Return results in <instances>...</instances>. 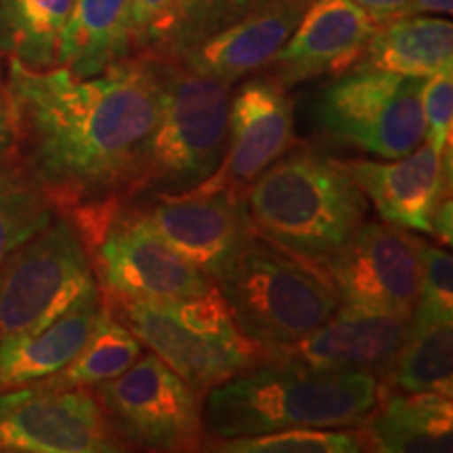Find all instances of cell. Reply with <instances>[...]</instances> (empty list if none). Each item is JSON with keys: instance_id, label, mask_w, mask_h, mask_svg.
I'll return each instance as SVG.
<instances>
[{"instance_id": "5bb4252c", "label": "cell", "mask_w": 453, "mask_h": 453, "mask_svg": "<svg viewBox=\"0 0 453 453\" xmlns=\"http://www.w3.org/2000/svg\"><path fill=\"white\" fill-rule=\"evenodd\" d=\"M294 147V104L275 78L243 82L229 101V134L220 166L187 194L217 191L246 196V189ZM183 196V194H180Z\"/></svg>"}, {"instance_id": "4fadbf2b", "label": "cell", "mask_w": 453, "mask_h": 453, "mask_svg": "<svg viewBox=\"0 0 453 453\" xmlns=\"http://www.w3.org/2000/svg\"><path fill=\"white\" fill-rule=\"evenodd\" d=\"M180 258L217 283L257 234L246 196L217 191L170 196L133 203Z\"/></svg>"}, {"instance_id": "83f0119b", "label": "cell", "mask_w": 453, "mask_h": 453, "mask_svg": "<svg viewBox=\"0 0 453 453\" xmlns=\"http://www.w3.org/2000/svg\"><path fill=\"white\" fill-rule=\"evenodd\" d=\"M263 3L267 0H183L173 30L162 47L154 50V55L173 57L194 47L196 42L234 24Z\"/></svg>"}, {"instance_id": "d6a6232c", "label": "cell", "mask_w": 453, "mask_h": 453, "mask_svg": "<svg viewBox=\"0 0 453 453\" xmlns=\"http://www.w3.org/2000/svg\"><path fill=\"white\" fill-rule=\"evenodd\" d=\"M353 3L365 9L367 15L380 26L390 19H396V17H403V11L410 4V0H353Z\"/></svg>"}, {"instance_id": "d4e9b609", "label": "cell", "mask_w": 453, "mask_h": 453, "mask_svg": "<svg viewBox=\"0 0 453 453\" xmlns=\"http://www.w3.org/2000/svg\"><path fill=\"white\" fill-rule=\"evenodd\" d=\"M143 349V342L104 304L97 326L81 353L64 370L38 380V384L50 388H93L127 372Z\"/></svg>"}, {"instance_id": "484cf974", "label": "cell", "mask_w": 453, "mask_h": 453, "mask_svg": "<svg viewBox=\"0 0 453 453\" xmlns=\"http://www.w3.org/2000/svg\"><path fill=\"white\" fill-rule=\"evenodd\" d=\"M57 208L19 164L0 173V263L55 219Z\"/></svg>"}, {"instance_id": "52a82bcc", "label": "cell", "mask_w": 453, "mask_h": 453, "mask_svg": "<svg viewBox=\"0 0 453 453\" xmlns=\"http://www.w3.org/2000/svg\"><path fill=\"white\" fill-rule=\"evenodd\" d=\"M64 214L76 225L104 294L173 300L200 296L217 286L168 248L133 203L105 200Z\"/></svg>"}, {"instance_id": "e0dca14e", "label": "cell", "mask_w": 453, "mask_h": 453, "mask_svg": "<svg viewBox=\"0 0 453 453\" xmlns=\"http://www.w3.org/2000/svg\"><path fill=\"white\" fill-rule=\"evenodd\" d=\"M349 168L387 223L433 234L434 211L451 196V157H441L424 141L393 162L355 160Z\"/></svg>"}, {"instance_id": "d6986e66", "label": "cell", "mask_w": 453, "mask_h": 453, "mask_svg": "<svg viewBox=\"0 0 453 453\" xmlns=\"http://www.w3.org/2000/svg\"><path fill=\"white\" fill-rule=\"evenodd\" d=\"M99 286L88 290L42 330L0 338V393L61 372L81 353L101 315Z\"/></svg>"}, {"instance_id": "277c9868", "label": "cell", "mask_w": 453, "mask_h": 453, "mask_svg": "<svg viewBox=\"0 0 453 453\" xmlns=\"http://www.w3.org/2000/svg\"><path fill=\"white\" fill-rule=\"evenodd\" d=\"M154 57L160 116L124 203L187 194L220 166L229 134L231 87L170 57Z\"/></svg>"}, {"instance_id": "4dcf8cb0", "label": "cell", "mask_w": 453, "mask_h": 453, "mask_svg": "<svg viewBox=\"0 0 453 453\" xmlns=\"http://www.w3.org/2000/svg\"><path fill=\"white\" fill-rule=\"evenodd\" d=\"M183 0H133L130 27H133V47L139 50H156L173 30Z\"/></svg>"}, {"instance_id": "8fae6325", "label": "cell", "mask_w": 453, "mask_h": 453, "mask_svg": "<svg viewBox=\"0 0 453 453\" xmlns=\"http://www.w3.org/2000/svg\"><path fill=\"white\" fill-rule=\"evenodd\" d=\"M128 445L113 433L88 388L44 384L0 393V453H120Z\"/></svg>"}, {"instance_id": "7c38bea8", "label": "cell", "mask_w": 453, "mask_h": 453, "mask_svg": "<svg viewBox=\"0 0 453 453\" xmlns=\"http://www.w3.org/2000/svg\"><path fill=\"white\" fill-rule=\"evenodd\" d=\"M340 303L410 319L418 298V254L401 226L361 223L347 246L319 265Z\"/></svg>"}, {"instance_id": "e575fe53", "label": "cell", "mask_w": 453, "mask_h": 453, "mask_svg": "<svg viewBox=\"0 0 453 453\" xmlns=\"http://www.w3.org/2000/svg\"><path fill=\"white\" fill-rule=\"evenodd\" d=\"M453 0H410L403 17L410 15H451Z\"/></svg>"}, {"instance_id": "4316f807", "label": "cell", "mask_w": 453, "mask_h": 453, "mask_svg": "<svg viewBox=\"0 0 453 453\" xmlns=\"http://www.w3.org/2000/svg\"><path fill=\"white\" fill-rule=\"evenodd\" d=\"M208 449L223 453H357L364 451L353 428H286L254 437L212 439Z\"/></svg>"}, {"instance_id": "7a4b0ae2", "label": "cell", "mask_w": 453, "mask_h": 453, "mask_svg": "<svg viewBox=\"0 0 453 453\" xmlns=\"http://www.w3.org/2000/svg\"><path fill=\"white\" fill-rule=\"evenodd\" d=\"M378 390L380 380L367 372H319L271 361L208 390L203 426L212 439L286 428H357L376 407Z\"/></svg>"}, {"instance_id": "6da1fadb", "label": "cell", "mask_w": 453, "mask_h": 453, "mask_svg": "<svg viewBox=\"0 0 453 453\" xmlns=\"http://www.w3.org/2000/svg\"><path fill=\"white\" fill-rule=\"evenodd\" d=\"M15 156L57 212L124 200L160 116L154 57L122 59L97 76L9 61Z\"/></svg>"}, {"instance_id": "8992f818", "label": "cell", "mask_w": 453, "mask_h": 453, "mask_svg": "<svg viewBox=\"0 0 453 453\" xmlns=\"http://www.w3.org/2000/svg\"><path fill=\"white\" fill-rule=\"evenodd\" d=\"M101 300L202 396L235 373L271 361L267 349L237 330L217 286L191 298L139 300L101 292Z\"/></svg>"}, {"instance_id": "cb8c5ba5", "label": "cell", "mask_w": 453, "mask_h": 453, "mask_svg": "<svg viewBox=\"0 0 453 453\" xmlns=\"http://www.w3.org/2000/svg\"><path fill=\"white\" fill-rule=\"evenodd\" d=\"M76 0H0V53L30 70L57 65Z\"/></svg>"}, {"instance_id": "44dd1931", "label": "cell", "mask_w": 453, "mask_h": 453, "mask_svg": "<svg viewBox=\"0 0 453 453\" xmlns=\"http://www.w3.org/2000/svg\"><path fill=\"white\" fill-rule=\"evenodd\" d=\"M353 67L405 78H430L451 70V21L441 15H410L380 24Z\"/></svg>"}, {"instance_id": "f546056e", "label": "cell", "mask_w": 453, "mask_h": 453, "mask_svg": "<svg viewBox=\"0 0 453 453\" xmlns=\"http://www.w3.org/2000/svg\"><path fill=\"white\" fill-rule=\"evenodd\" d=\"M424 141L441 157H451L453 143V73L439 72L422 87Z\"/></svg>"}, {"instance_id": "ba28073f", "label": "cell", "mask_w": 453, "mask_h": 453, "mask_svg": "<svg viewBox=\"0 0 453 453\" xmlns=\"http://www.w3.org/2000/svg\"><path fill=\"white\" fill-rule=\"evenodd\" d=\"M97 288L76 225L64 212L0 263V338L42 330Z\"/></svg>"}, {"instance_id": "603a6c76", "label": "cell", "mask_w": 453, "mask_h": 453, "mask_svg": "<svg viewBox=\"0 0 453 453\" xmlns=\"http://www.w3.org/2000/svg\"><path fill=\"white\" fill-rule=\"evenodd\" d=\"M453 321L411 313L407 334L380 384L405 393L453 399Z\"/></svg>"}, {"instance_id": "3957f363", "label": "cell", "mask_w": 453, "mask_h": 453, "mask_svg": "<svg viewBox=\"0 0 453 453\" xmlns=\"http://www.w3.org/2000/svg\"><path fill=\"white\" fill-rule=\"evenodd\" d=\"M260 237L319 267L347 246L367 214L349 162L324 151H288L246 189Z\"/></svg>"}, {"instance_id": "7402d4cb", "label": "cell", "mask_w": 453, "mask_h": 453, "mask_svg": "<svg viewBox=\"0 0 453 453\" xmlns=\"http://www.w3.org/2000/svg\"><path fill=\"white\" fill-rule=\"evenodd\" d=\"M133 0H76L59 42L57 65L73 76L105 72L133 50Z\"/></svg>"}, {"instance_id": "ffe728a7", "label": "cell", "mask_w": 453, "mask_h": 453, "mask_svg": "<svg viewBox=\"0 0 453 453\" xmlns=\"http://www.w3.org/2000/svg\"><path fill=\"white\" fill-rule=\"evenodd\" d=\"M357 428L364 451H451L453 403L437 393H405L380 384L376 407Z\"/></svg>"}, {"instance_id": "1f68e13d", "label": "cell", "mask_w": 453, "mask_h": 453, "mask_svg": "<svg viewBox=\"0 0 453 453\" xmlns=\"http://www.w3.org/2000/svg\"><path fill=\"white\" fill-rule=\"evenodd\" d=\"M17 164L15 156V127L11 113V99L7 90V76L0 67V173Z\"/></svg>"}, {"instance_id": "2e32d148", "label": "cell", "mask_w": 453, "mask_h": 453, "mask_svg": "<svg viewBox=\"0 0 453 453\" xmlns=\"http://www.w3.org/2000/svg\"><path fill=\"white\" fill-rule=\"evenodd\" d=\"M407 324L405 317L340 303L319 330L271 353V361L319 372H367L380 380L403 344Z\"/></svg>"}, {"instance_id": "9c48e42d", "label": "cell", "mask_w": 453, "mask_h": 453, "mask_svg": "<svg viewBox=\"0 0 453 453\" xmlns=\"http://www.w3.org/2000/svg\"><path fill=\"white\" fill-rule=\"evenodd\" d=\"M424 81L350 67L315 97V127L338 143L396 160L424 143Z\"/></svg>"}, {"instance_id": "836d02e7", "label": "cell", "mask_w": 453, "mask_h": 453, "mask_svg": "<svg viewBox=\"0 0 453 453\" xmlns=\"http://www.w3.org/2000/svg\"><path fill=\"white\" fill-rule=\"evenodd\" d=\"M451 196H447L443 202L439 203L437 211L433 217V235H437L441 243L451 246L453 240V229H451Z\"/></svg>"}, {"instance_id": "9a60e30c", "label": "cell", "mask_w": 453, "mask_h": 453, "mask_svg": "<svg viewBox=\"0 0 453 453\" xmlns=\"http://www.w3.org/2000/svg\"><path fill=\"white\" fill-rule=\"evenodd\" d=\"M378 24L353 0H311L296 30L277 50L271 78L281 87L340 76L361 59Z\"/></svg>"}, {"instance_id": "f1b7e54d", "label": "cell", "mask_w": 453, "mask_h": 453, "mask_svg": "<svg viewBox=\"0 0 453 453\" xmlns=\"http://www.w3.org/2000/svg\"><path fill=\"white\" fill-rule=\"evenodd\" d=\"M418 254V298L411 313L453 321V260L443 248L413 237Z\"/></svg>"}, {"instance_id": "5b68a950", "label": "cell", "mask_w": 453, "mask_h": 453, "mask_svg": "<svg viewBox=\"0 0 453 453\" xmlns=\"http://www.w3.org/2000/svg\"><path fill=\"white\" fill-rule=\"evenodd\" d=\"M217 288L237 330L269 357L319 330L340 304L336 288L317 265L260 235L243 246Z\"/></svg>"}, {"instance_id": "30bf717a", "label": "cell", "mask_w": 453, "mask_h": 453, "mask_svg": "<svg viewBox=\"0 0 453 453\" xmlns=\"http://www.w3.org/2000/svg\"><path fill=\"white\" fill-rule=\"evenodd\" d=\"M88 390L128 449L200 451L206 445L203 396L151 350Z\"/></svg>"}, {"instance_id": "ac0fdd59", "label": "cell", "mask_w": 453, "mask_h": 453, "mask_svg": "<svg viewBox=\"0 0 453 453\" xmlns=\"http://www.w3.org/2000/svg\"><path fill=\"white\" fill-rule=\"evenodd\" d=\"M309 3L311 0H267L170 59L231 87L273 61L277 50L296 30Z\"/></svg>"}]
</instances>
